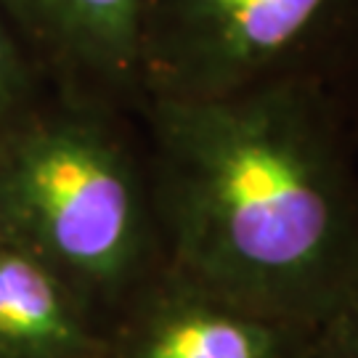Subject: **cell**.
I'll return each instance as SVG.
<instances>
[{"label":"cell","instance_id":"1","mask_svg":"<svg viewBox=\"0 0 358 358\" xmlns=\"http://www.w3.org/2000/svg\"><path fill=\"white\" fill-rule=\"evenodd\" d=\"M165 266L321 327L358 294V143L327 77L138 106Z\"/></svg>","mask_w":358,"mask_h":358},{"label":"cell","instance_id":"2","mask_svg":"<svg viewBox=\"0 0 358 358\" xmlns=\"http://www.w3.org/2000/svg\"><path fill=\"white\" fill-rule=\"evenodd\" d=\"M0 239L51 266L106 321L165 263L138 112L43 88L8 117Z\"/></svg>","mask_w":358,"mask_h":358},{"label":"cell","instance_id":"3","mask_svg":"<svg viewBox=\"0 0 358 358\" xmlns=\"http://www.w3.org/2000/svg\"><path fill=\"white\" fill-rule=\"evenodd\" d=\"M356 24L358 0H143V101L329 80Z\"/></svg>","mask_w":358,"mask_h":358},{"label":"cell","instance_id":"4","mask_svg":"<svg viewBox=\"0 0 358 358\" xmlns=\"http://www.w3.org/2000/svg\"><path fill=\"white\" fill-rule=\"evenodd\" d=\"M316 334L162 263L106 316L99 358H316Z\"/></svg>","mask_w":358,"mask_h":358},{"label":"cell","instance_id":"5","mask_svg":"<svg viewBox=\"0 0 358 358\" xmlns=\"http://www.w3.org/2000/svg\"><path fill=\"white\" fill-rule=\"evenodd\" d=\"M40 83L138 112L143 0H0Z\"/></svg>","mask_w":358,"mask_h":358},{"label":"cell","instance_id":"6","mask_svg":"<svg viewBox=\"0 0 358 358\" xmlns=\"http://www.w3.org/2000/svg\"><path fill=\"white\" fill-rule=\"evenodd\" d=\"M103 319L51 266L0 239V358H99Z\"/></svg>","mask_w":358,"mask_h":358},{"label":"cell","instance_id":"7","mask_svg":"<svg viewBox=\"0 0 358 358\" xmlns=\"http://www.w3.org/2000/svg\"><path fill=\"white\" fill-rule=\"evenodd\" d=\"M45 88L32 62L27 59L8 19L0 11V125Z\"/></svg>","mask_w":358,"mask_h":358},{"label":"cell","instance_id":"8","mask_svg":"<svg viewBox=\"0 0 358 358\" xmlns=\"http://www.w3.org/2000/svg\"><path fill=\"white\" fill-rule=\"evenodd\" d=\"M316 358H358V294L319 327Z\"/></svg>","mask_w":358,"mask_h":358},{"label":"cell","instance_id":"9","mask_svg":"<svg viewBox=\"0 0 358 358\" xmlns=\"http://www.w3.org/2000/svg\"><path fill=\"white\" fill-rule=\"evenodd\" d=\"M329 85H332L343 112H345L348 125H350L358 143V24L353 29V35H350V40H348L340 62L334 66Z\"/></svg>","mask_w":358,"mask_h":358}]
</instances>
